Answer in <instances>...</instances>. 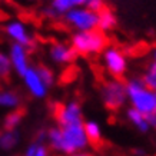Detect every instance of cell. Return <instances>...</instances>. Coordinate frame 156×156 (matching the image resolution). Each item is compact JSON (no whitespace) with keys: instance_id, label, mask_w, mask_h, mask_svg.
Segmentation results:
<instances>
[{"instance_id":"obj_1","label":"cell","mask_w":156,"mask_h":156,"mask_svg":"<svg viewBox=\"0 0 156 156\" xmlns=\"http://www.w3.org/2000/svg\"><path fill=\"white\" fill-rule=\"evenodd\" d=\"M83 123L85 122L73 123L67 126H57L46 132V140L50 149L63 155L83 152L89 145Z\"/></svg>"},{"instance_id":"obj_2","label":"cell","mask_w":156,"mask_h":156,"mask_svg":"<svg viewBox=\"0 0 156 156\" xmlns=\"http://www.w3.org/2000/svg\"><path fill=\"white\" fill-rule=\"evenodd\" d=\"M126 96L130 108L140 112L145 116H151L156 112V92L149 89L142 79L132 77L126 83Z\"/></svg>"},{"instance_id":"obj_3","label":"cell","mask_w":156,"mask_h":156,"mask_svg":"<svg viewBox=\"0 0 156 156\" xmlns=\"http://www.w3.org/2000/svg\"><path fill=\"white\" fill-rule=\"evenodd\" d=\"M108 44V37L100 30H90V32H76L72 36L70 46L76 55H96L103 52Z\"/></svg>"},{"instance_id":"obj_4","label":"cell","mask_w":156,"mask_h":156,"mask_svg":"<svg viewBox=\"0 0 156 156\" xmlns=\"http://www.w3.org/2000/svg\"><path fill=\"white\" fill-rule=\"evenodd\" d=\"M100 98H102V102L105 103V106L110 110L122 109L128 102L125 82H122L120 79H116V77L105 82L100 87Z\"/></svg>"},{"instance_id":"obj_5","label":"cell","mask_w":156,"mask_h":156,"mask_svg":"<svg viewBox=\"0 0 156 156\" xmlns=\"http://www.w3.org/2000/svg\"><path fill=\"white\" fill-rule=\"evenodd\" d=\"M66 23L76 32H90L98 29V13L86 9L83 6L69 10L63 14Z\"/></svg>"},{"instance_id":"obj_6","label":"cell","mask_w":156,"mask_h":156,"mask_svg":"<svg viewBox=\"0 0 156 156\" xmlns=\"http://www.w3.org/2000/svg\"><path fill=\"white\" fill-rule=\"evenodd\" d=\"M102 60H103V66L110 76H113L119 79L123 76L128 70V59L126 55L120 50V49L115 48V46H109L103 49V55H102Z\"/></svg>"},{"instance_id":"obj_7","label":"cell","mask_w":156,"mask_h":156,"mask_svg":"<svg viewBox=\"0 0 156 156\" xmlns=\"http://www.w3.org/2000/svg\"><path fill=\"white\" fill-rule=\"evenodd\" d=\"M56 120L59 126H67L73 123H82L83 122V112L79 102L70 100L65 105H60L56 108Z\"/></svg>"},{"instance_id":"obj_8","label":"cell","mask_w":156,"mask_h":156,"mask_svg":"<svg viewBox=\"0 0 156 156\" xmlns=\"http://www.w3.org/2000/svg\"><path fill=\"white\" fill-rule=\"evenodd\" d=\"M6 34L9 36L13 43L16 44H20V46H24V48H32L33 44V36L29 32V29L26 27V24L20 20H12L6 24L5 27Z\"/></svg>"},{"instance_id":"obj_9","label":"cell","mask_w":156,"mask_h":156,"mask_svg":"<svg viewBox=\"0 0 156 156\" xmlns=\"http://www.w3.org/2000/svg\"><path fill=\"white\" fill-rule=\"evenodd\" d=\"M22 79H23V83L26 86V89L30 95L36 98V99H43L46 98L49 92V87L44 85V82L40 79L36 67H29L27 70L22 75Z\"/></svg>"},{"instance_id":"obj_10","label":"cell","mask_w":156,"mask_h":156,"mask_svg":"<svg viewBox=\"0 0 156 156\" xmlns=\"http://www.w3.org/2000/svg\"><path fill=\"white\" fill-rule=\"evenodd\" d=\"M7 56H9L10 65H12V70H14L17 75L22 76L30 67V65H29L27 48H24V46H20V44L13 43L10 46V50Z\"/></svg>"},{"instance_id":"obj_11","label":"cell","mask_w":156,"mask_h":156,"mask_svg":"<svg viewBox=\"0 0 156 156\" xmlns=\"http://www.w3.org/2000/svg\"><path fill=\"white\" fill-rule=\"evenodd\" d=\"M49 56L52 59V62L57 63V65H69L75 60L76 57V52L73 50L70 44L66 43H53L50 49H49Z\"/></svg>"},{"instance_id":"obj_12","label":"cell","mask_w":156,"mask_h":156,"mask_svg":"<svg viewBox=\"0 0 156 156\" xmlns=\"http://www.w3.org/2000/svg\"><path fill=\"white\" fill-rule=\"evenodd\" d=\"M116 24H118V19H116V16L112 10L105 7L102 12L98 13V30L106 33V32L113 30L116 27Z\"/></svg>"},{"instance_id":"obj_13","label":"cell","mask_w":156,"mask_h":156,"mask_svg":"<svg viewBox=\"0 0 156 156\" xmlns=\"http://www.w3.org/2000/svg\"><path fill=\"white\" fill-rule=\"evenodd\" d=\"M126 118H128V120L132 123V125L137 129V130H139V132L146 133L147 130L151 129V125H149V122H147L146 116H145V115H142L140 112L135 110L133 108H129L128 110H126Z\"/></svg>"},{"instance_id":"obj_14","label":"cell","mask_w":156,"mask_h":156,"mask_svg":"<svg viewBox=\"0 0 156 156\" xmlns=\"http://www.w3.org/2000/svg\"><path fill=\"white\" fill-rule=\"evenodd\" d=\"M80 6H83V0H52L50 2V9L56 13V16L65 14L69 10Z\"/></svg>"},{"instance_id":"obj_15","label":"cell","mask_w":156,"mask_h":156,"mask_svg":"<svg viewBox=\"0 0 156 156\" xmlns=\"http://www.w3.org/2000/svg\"><path fill=\"white\" fill-rule=\"evenodd\" d=\"M20 106V96L12 90H0V108L3 109H16Z\"/></svg>"},{"instance_id":"obj_16","label":"cell","mask_w":156,"mask_h":156,"mask_svg":"<svg viewBox=\"0 0 156 156\" xmlns=\"http://www.w3.org/2000/svg\"><path fill=\"white\" fill-rule=\"evenodd\" d=\"M83 128H85V133H86V137L89 143H98L102 142V128L100 125L95 120H87V122L83 123Z\"/></svg>"},{"instance_id":"obj_17","label":"cell","mask_w":156,"mask_h":156,"mask_svg":"<svg viewBox=\"0 0 156 156\" xmlns=\"http://www.w3.org/2000/svg\"><path fill=\"white\" fill-rule=\"evenodd\" d=\"M19 133L16 130H3L0 132V149L3 151H12L19 143Z\"/></svg>"},{"instance_id":"obj_18","label":"cell","mask_w":156,"mask_h":156,"mask_svg":"<svg viewBox=\"0 0 156 156\" xmlns=\"http://www.w3.org/2000/svg\"><path fill=\"white\" fill-rule=\"evenodd\" d=\"M23 120V113L20 110H12L7 116L5 118V122H3V126H5L6 130H16L17 126Z\"/></svg>"},{"instance_id":"obj_19","label":"cell","mask_w":156,"mask_h":156,"mask_svg":"<svg viewBox=\"0 0 156 156\" xmlns=\"http://www.w3.org/2000/svg\"><path fill=\"white\" fill-rule=\"evenodd\" d=\"M23 156H49V151L43 142L36 140V142H32L26 147Z\"/></svg>"},{"instance_id":"obj_20","label":"cell","mask_w":156,"mask_h":156,"mask_svg":"<svg viewBox=\"0 0 156 156\" xmlns=\"http://www.w3.org/2000/svg\"><path fill=\"white\" fill-rule=\"evenodd\" d=\"M36 70H37L40 79L44 82V85L48 86V87H50L55 83V75H53V72L50 69H48L46 66H37Z\"/></svg>"},{"instance_id":"obj_21","label":"cell","mask_w":156,"mask_h":156,"mask_svg":"<svg viewBox=\"0 0 156 156\" xmlns=\"http://www.w3.org/2000/svg\"><path fill=\"white\" fill-rule=\"evenodd\" d=\"M12 72V65H10L9 56L5 53H0V77H6Z\"/></svg>"},{"instance_id":"obj_22","label":"cell","mask_w":156,"mask_h":156,"mask_svg":"<svg viewBox=\"0 0 156 156\" xmlns=\"http://www.w3.org/2000/svg\"><path fill=\"white\" fill-rule=\"evenodd\" d=\"M83 7L95 13H99L106 7V5H105V0H83Z\"/></svg>"},{"instance_id":"obj_23","label":"cell","mask_w":156,"mask_h":156,"mask_svg":"<svg viewBox=\"0 0 156 156\" xmlns=\"http://www.w3.org/2000/svg\"><path fill=\"white\" fill-rule=\"evenodd\" d=\"M147 122H149V125H151V128H155L156 129V112L153 115H151V116H147Z\"/></svg>"},{"instance_id":"obj_24","label":"cell","mask_w":156,"mask_h":156,"mask_svg":"<svg viewBox=\"0 0 156 156\" xmlns=\"http://www.w3.org/2000/svg\"><path fill=\"white\" fill-rule=\"evenodd\" d=\"M147 66L153 67V69H156V49L152 52V59H151V63L147 65Z\"/></svg>"},{"instance_id":"obj_25","label":"cell","mask_w":156,"mask_h":156,"mask_svg":"<svg viewBox=\"0 0 156 156\" xmlns=\"http://www.w3.org/2000/svg\"><path fill=\"white\" fill-rule=\"evenodd\" d=\"M66 156H89V155L83 153V152H77V153H72V155H66Z\"/></svg>"}]
</instances>
